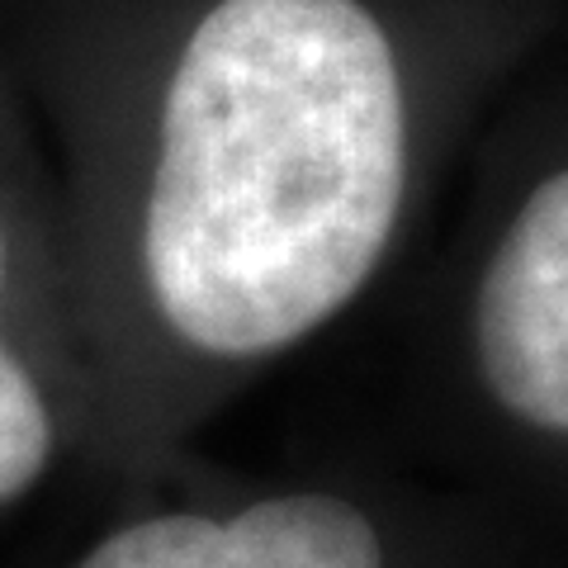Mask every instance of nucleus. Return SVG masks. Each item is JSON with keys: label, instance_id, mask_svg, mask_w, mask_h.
<instances>
[{"label": "nucleus", "instance_id": "obj_1", "mask_svg": "<svg viewBox=\"0 0 568 568\" xmlns=\"http://www.w3.org/2000/svg\"><path fill=\"white\" fill-rule=\"evenodd\" d=\"M436 171V81L379 0H213L156 110L138 275L209 365L294 351L403 256Z\"/></svg>", "mask_w": 568, "mask_h": 568}, {"label": "nucleus", "instance_id": "obj_2", "mask_svg": "<svg viewBox=\"0 0 568 568\" xmlns=\"http://www.w3.org/2000/svg\"><path fill=\"white\" fill-rule=\"evenodd\" d=\"M436 361L469 455L568 517V104L503 156L459 227Z\"/></svg>", "mask_w": 568, "mask_h": 568}, {"label": "nucleus", "instance_id": "obj_3", "mask_svg": "<svg viewBox=\"0 0 568 568\" xmlns=\"http://www.w3.org/2000/svg\"><path fill=\"white\" fill-rule=\"evenodd\" d=\"M432 530L342 488H284L237 511H156L110 530L77 568H436Z\"/></svg>", "mask_w": 568, "mask_h": 568}, {"label": "nucleus", "instance_id": "obj_4", "mask_svg": "<svg viewBox=\"0 0 568 568\" xmlns=\"http://www.w3.org/2000/svg\"><path fill=\"white\" fill-rule=\"evenodd\" d=\"M0 290H6V233H0ZM52 446H58V426L43 388L20 365V355L0 342V503L39 484Z\"/></svg>", "mask_w": 568, "mask_h": 568}]
</instances>
